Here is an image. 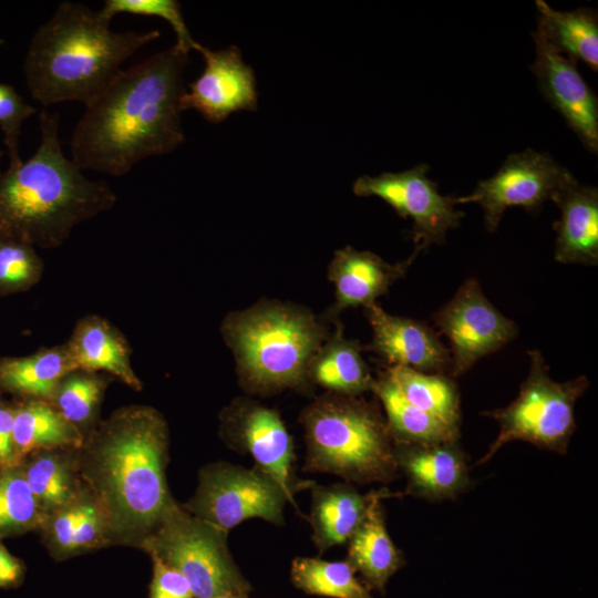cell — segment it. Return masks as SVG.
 I'll use <instances>...</instances> for the list:
<instances>
[{
	"instance_id": "6da1fadb",
	"label": "cell",
	"mask_w": 598,
	"mask_h": 598,
	"mask_svg": "<svg viewBox=\"0 0 598 598\" xmlns=\"http://www.w3.org/2000/svg\"><path fill=\"white\" fill-rule=\"evenodd\" d=\"M188 54L175 44L122 71L84 105L70 143L82 171L122 176L185 141L181 99Z\"/></svg>"
},
{
	"instance_id": "7a4b0ae2",
	"label": "cell",
	"mask_w": 598,
	"mask_h": 598,
	"mask_svg": "<svg viewBox=\"0 0 598 598\" xmlns=\"http://www.w3.org/2000/svg\"><path fill=\"white\" fill-rule=\"evenodd\" d=\"M168 427L147 405L114 411L84 437L75 466L102 513L110 545L141 547L175 502L167 480Z\"/></svg>"
},
{
	"instance_id": "3957f363",
	"label": "cell",
	"mask_w": 598,
	"mask_h": 598,
	"mask_svg": "<svg viewBox=\"0 0 598 598\" xmlns=\"http://www.w3.org/2000/svg\"><path fill=\"white\" fill-rule=\"evenodd\" d=\"M59 115L40 112V143L34 154L0 175V236L38 248L61 246L81 223L110 210L113 189L91 179L66 157Z\"/></svg>"
},
{
	"instance_id": "277c9868",
	"label": "cell",
	"mask_w": 598,
	"mask_h": 598,
	"mask_svg": "<svg viewBox=\"0 0 598 598\" xmlns=\"http://www.w3.org/2000/svg\"><path fill=\"white\" fill-rule=\"evenodd\" d=\"M111 18L79 2H61L33 33L23 61L31 96L44 106L93 100L122 64L159 37L158 30H111Z\"/></svg>"
},
{
	"instance_id": "5b68a950",
	"label": "cell",
	"mask_w": 598,
	"mask_h": 598,
	"mask_svg": "<svg viewBox=\"0 0 598 598\" xmlns=\"http://www.w3.org/2000/svg\"><path fill=\"white\" fill-rule=\"evenodd\" d=\"M305 472L328 473L347 483H389L399 472L394 442L380 411L363 399L328 392L300 414Z\"/></svg>"
},
{
	"instance_id": "8992f818",
	"label": "cell",
	"mask_w": 598,
	"mask_h": 598,
	"mask_svg": "<svg viewBox=\"0 0 598 598\" xmlns=\"http://www.w3.org/2000/svg\"><path fill=\"white\" fill-rule=\"evenodd\" d=\"M221 331L246 386L259 393L300 386L322 340L312 315L281 303L234 312Z\"/></svg>"
},
{
	"instance_id": "52a82bcc",
	"label": "cell",
	"mask_w": 598,
	"mask_h": 598,
	"mask_svg": "<svg viewBox=\"0 0 598 598\" xmlns=\"http://www.w3.org/2000/svg\"><path fill=\"white\" fill-rule=\"evenodd\" d=\"M529 372L516 399L503 409L485 412L499 432L476 465L488 462L504 445L523 441L559 454L567 452L576 430L575 405L586 392L585 375L558 382L550 378L542 353L528 351Z\"/></svg>"
},
{
	"instance_id": "ba28073f",
	"label": "cell",
	"mask_w": 598,
	"mask_h": 598,
	"mask_svg": "<svg viewBox=\"0 0 598 598\" xmlns=\"http://www.w3.org/2000/svg\"><path fill=\"white\" fill-rule=\"evenodd\" d=\"M227 537V532L195 517L175 501L140 548L177 569L195 598L249 595L251 585L234 561Z\"/></svg>"
},
{
	"instance_id": "9c48e42d",
	"label": "cell",
	"mask_w": 598,
	"mask_h": 598,
	"mask_svg": "<svg viewBox=\"0 0 598 598\" xmlns=\"http://www.w3.org/2000/svg\"><path fill=\"white\" fill-rule=\"evenodd\" d=\"M288 502L295 505L282 485L266 472L215 462L199 471L197 489L183 507L228 533L249 518L283 525Z\"/></svg>"
},
{
	"instance_id": "30bf717a",
	"label": "cell",
	"mask_w": 598,
	"mask_h": 598,
	"mask_svg": "<svg viewBox=\"0 0 598 598\" xmlns=\"http://www.w3.org/2000/svg\"><path fill=\"white\" fill-rule=\"evenodd\" d=\"M429 165L420 164L400 173L363 175L353 184L357 196H375L390 205L402 218H411L415 250L444 240L450 229L460 226L464 213L457 210L454 197L439 193L427 177Z\"/></svg>"
},
{
	"instance_id": "8fae6325",
	"label": "cell",
	"mask_w": 598,
	"mask_h": 598,
	"mask_svg": "<svg viewBox=\"0 0 598 598\" xmlns=\"http://www.w3.org/2000/svg\"><path fill=\"white\" fill-rule=\"evenodd\" d=\"M571 176L550 155L527 148L511 154L498 171L480 181L471 194L454 197V204H478L486 229L495 231L507 208L519 206L528 212L538 210Z\"/></svg>"
},
{
	"instance_id": "7c38bea8",
	"label": "cell",
	"mask_w": 598,
	"mask_h": 598,
	"mask_svg": "<svg viewBox=\"0 0 598 598\" xmlns=\"http://www.w3.org/2000/svg\"><path fill=\"white\" fill-rule=\"evenodd\" d=\"M433 321L451 344V374L458 377L518 333L515 322L484 296L480 282L470 278L453 298L439 309Z\"/></svg>"
},
{
	"instance_id": "4fadbf2b",
	"label": "cell",
	"mask_w": 598,
	"mask_h": 598,
	"mask_svg": "<svg viewBox=\"0 0 598 598\" xmlns=\"http://www.w3.org/2000/svg\"><path fill=\"white\" fill-rule=\"evenodd\" d=\"M220 421L225 443L249 454L255 467L272 476L292 498L313 485L296 477L293 441L276 410L239 399L224 410Z\"/></svg>"
},
{
	"instance_id": "5bb4252c",
	"label": "cell",
	"mask_w": 598,
	"mask_h": 598,
	"mask_svg": "<svg viewBox=\"0 0 598 598\" xmlns=\"http://www.w3.org/2000/svg\"><path fill=\"white\" fill-rule=\"evenodd\" d=\"M195 51L203 55L205 69L182 95V111L195 110L208 122L220 123L231 113L257 109L256 78L237 47L213 51L198 43Z\"/></svg>"
},
{
	"instance_id": "9a60e30c",
	"label": "cell",
	"mask_w": 598,
	"mask_h": 598,
	"mask_svg": "<svg viewBox=\"0 0 598 598\" xmlns=\"http://www.w3.org/2000/svg\"><path fill=\"white\" fill-rule=\"evenodd\" d=\"M536 58L530 66L546 101L594 154L598 151V100L576 68V62L554 50L533 32Z\"/></svg>"
},
{
	"instance_id": "2e32d148",
	"label": "cell",
	"mask_w": 598,
	"mask_h": 598,
	"mask_svg": "<svg viewBox=\"0 0 598 598\" xmlns=\"http://www.w3.org/2000/svg\"><path fill=\"white\" fill-rule=\"evenodd\" d=\"M372 328V351L389 367L402 365L425 373H451V354L426 324L384 311L373 303L364 308Z\"/></svg>"
},
{
	"instance_id": "e0dca14e",
	"label": "cell",
	"mask_w": 598,
	"mask_h": 598,
	"mask_svg": "<svg viewBox=\"0 0 598 598\" xmlns=\"http://www.w3.org/2000/svg\"><path fill=\"white\" fill-rule=\"evenodd\" d=\"M398 470L406 477V493L429 501L451 499L471 484L464 452L455 442L394 443Z\"/></svg>"
},
{
	"instance_id": "ac0fdd59",
	"label": "cell",
	"mask_w": 598,
	"mask_h": 598,
	"mask_svg": "<svg viewBox=\"0 0 598 598\" xmlns=\"http://www.w3.org/2000/svg\"><path fill=\"white\" fill-rule=\"evenodd\" d=\"M560 215L555 223V259L561 264H598V190L571 176L551 196Z\"/></svg>"
},
{
	"instance_id": "d6986e66",
	"label": "cell",
	"mask_w": 598,
	"mask_h": 598,
	"mask_svg": "<svg viewBox=\"0 0 598 598\" xmlns=\"http://www.w3.org/2000/svg\"><path fill=\"white\" fill-rule=\"evenodd\" d=\"M420 251L402 262L391 265L371 251L350 246L334 252L329 265V279L336 289V310L368 307L402 278Z\"/></svg>"
},
{
	"instance_id": "ffe728a7",
	"label": "cell",
	"mask_w": 598,
	"mask_h": 598,
	"mask_svg": "<svg viewBox=\"0 0 598 598\" xmlns=\"http://www.w3.org/2000/svg\"><path fill=\"white\" fill-rule=\"evenodd\" d=\"M64 346L75 371L104 372L133 390H142L131 363V347L106 319L96 315L81 318Z\"/></svg>"
},
{
	"instance_id": "44dd1931",
	"label": "cell",
	"mask_w": 598,
	"mask_h": 598,
	"mask_svg": "<svg viewBox=\"0 0 598 598\" xmlns=\"http://www.w3.org/2000/svg\"><path fill=\"white\" fill-rule=\"evenodd\" d=\"M309 523L312 542L322 554L329 548L347 544L365 516L371 503L391 493L386 488L361 494L350 483L311 486Z\"/></svg>"
},
{
	"instance_id": "7402d4cb",
	"label": "cell",
	"mask_w": 598,
	"mask_h": 598,
	"mask_svg": "<svg viewBox=\"0 0 598 598\" xmlns=\"http://www.w3.org/2000/svg\"><path fill=\"white\" fill-rule=\"evenodd\" d=\"M392 493L377 497L348 540L346 560L361 574L370 590L385 592L390 578L405 565L402 551L394 545L386 526L381 501Z\"/></svg>"
},
{
	"instance_id": "603a6c76",
	"label": "cell",
	"mask_w": 598,
	"mask_h": 598,
	"mask_svg": "<svg viewBox=\"0 0 598 598\" xmlns=\"http://www.w3.org/2000/svg\"><path fill=\"white\" fill-rule=\"evenodd\" d=\"M13 441L19 463L44 450H78L84 436L45 400L24 399L14 406Z\"/></svg>"
},
{
	"instance_id": "cb8c5ba5",
	"label": "cell",
	"mask_w": 598,
	"mask_h": 598,
	"mask_svg": "<svg viewBox=\"0 0 598 598\" xmlns=\"http://www.w3.org/2000/svg\"><path fill=\"white\" fill-rule=\"evenodd\" d=\"M72 371L64 343L29 355L2 357L0 391L50 402L60 381Z\"/></svg>"
},
{
	"instance_id": "d4e9b609",
	"label": "cell",
	"mask_w": 598,
	"mask_h": 598,
	"mask_svg": "<svg viewBox=\"0 0 598 598\" xmlns=\"http://www.w3.org/2000/svg\"><path fill=\"white\" fill-rule=\"evenodd\" d=\"M372 391L383 406L394 443L440 444L458 440L460 429L410 403L385 371L374 379Z\"/></svg>"
},
{
	"instance_id": "484cf974",
	"label": "cell",
	"mask_w": 598,
	"mask_h": 598,
	"mask_svg": "<svg viewBox=\"0 0 598 598\" xmlns=\"http://www.w3.org/2000/svg\"><path fill=\"white\" fill-rule=\"evenodd\" d=\"M538 32L558 53L573 61L580 60L598 69V19L594 9L557 11L537 0Z\"/></svg>"
},
{
	"instance_id": "4316f807",
	"label": "cell",
	"mask_w": 598,
	"mask_h": 598,
	"mask_svg": "<svg viewBox=\"0 0 598 598\" xmlns=\"http://www.w3.org/2000/svg\"><path fill=\"white\" fill-rule=\"evenodd\" d=\"M308 374L329 392L352 396L372 390L374 382L359 344L346 339L341 331L317 351Z\"/></svg>"
},
{
	"instance_id": "83f0119b",
	"label": "cell",
	"mask_w": 598,
	"mask_h": 598,
	"mask_svg": "<svg viewBox=\"0 0 598 598\" xmlns=\"http://www.w3.org/2000/svg\"><path fill=\"white\" fill-rule=\"evenodd\" d=\"M58 451H37L23 464L20 463L24 478L45 515L70 504L83 491L75 457L72 460Z\"/></svg>"
},
{
	"instance_id": "f1b7e54d",
	"label": "cell",
	"mask_w": 598,
	"mask_h": 598,
	"mask_svg": "<svg viewBox=\"0 0 598 598\" xmlns=\"http://www.w3.org/2000/svg\"><path fill=\"white\" fill-rule=\"evenodd\" d=\"M385 373L410 403L460 429V394L450 377L402 365L389 367Z\"/></svg>"
},
{
	"instance_id": "f546056e",
	"label": "cell",
	"mask_w": 598,
	"mask_h": 598,
	"mask_svg": "<svg viewBox=\"0 0 598 598\" xmlns=\"http://www.w3.org/2000/svg\"><path fill=\"white\" fill-rule=\"evenodd\" d=\"M290 580L307 595L328 598H373L371 590L355 576L347 560L329 561L318 557H296Z\"/></svg>"
},
{
	"instance_id": "4dcf8cb0",
	"label": "cell",
	"mask_w": 598,
	"mask_h": 598,
	"mask_svg": "<svg viewBox=\"0 0 598 598\" xmlns=\"http://www.w3.org/2000/svg\"><path fill=\"white\" fill-rule=\"evenodd\" d=\"M45 517L24 478L21 464L0 467V542L40 529Z\"/></svg>"
},
{
	"instance_id": "1f68e13d",
	"label": "cell",
	"mask_w": 598,
	"mask_h": 598,
	"mask_svg": "<svg viewBox=\"0 0 598 598\" xmlns=\"http://www.w3.org/2000/svg\"><path fill=\"white\" fill-rule=\"evenodd\" d=\"M107 385L101 373L72 371L56 386L50 403L81 430L93 421Z\"/></svg>"
},
{
	"instance_id": "d6a6232c",
	"label": "cell",
	"mask_w": 598,
	"mask_h": 598,
	"mask_svg": "<svg viewBox=\"0 0 598 598\" xmlns=\"http://www.w3.org/2000/svg\"><path fill=\"white\" fill-rule=\"evenodd\" d=\"M43 274V261L35 247L0 236V297L27 291Z\"/></svg>"
},
{
	"instance_id": "836d02e7",
	"label": "cell",
	"mask_w": 598,
	"mask_h": 598,
	"mask_svg": "<svg viewBox=\"0 0 598 598\" xmlns=\"http://www.w3.org/2000/svg\"><path fill=\"white\" fill-rule=\"evenodd\" d=\"M102 13L113 18L118 13H130L135 16L158 17L169 23L176 34L175 45L188 54L195 50L196 42L183 17L181 3L176 0H106Z\"/></svg>"
},
{
	"instance_id": "e575fe53",
	"label": "cell",
	"mask_w": 598,
	"mask_h": 598,
	"mask_svg": "<svg viewBox=\"0 0 598 598\" xmlns=\"http://www.w3.org/2000/svg\"><path fill=\"white\" fill-rule=\"evenodd\" d=\"M93 505V497L83 486L82 493L73 502L47 515L40 529L53 558H68L74 533Z\"/></svg>"
},
{
	"instance_id": "d590c367",
	"label": "cell",
	"mask_w": 598,
	"mask_h": 598,
	"mask_svg": "<svg viewBox=\"0 0 598 598\" xmlns=\"http://www.w3.org/2000/svg\"><path fill=\"white\" fill-rule=\"evenodd\" d=\"M37 109L20 95L14 86L0 82V130L9 155V166L21 164L19 138L23 123Z\"/></svg>"
},
{
	"instance_id": "8d00e7d4",
	"label": "cell",
	"mask_w": 598,
	"mask_h": 598,
	"mask_svg": "<svg viewBox=\"0 0 598 598\" xmlns=\"http://www.w3.org/2000/svg\"><path fill=\"white\" fill-rule=\"evenodd\" d=\"M153 563V577L150 598H195L188 580L175 568L156 556Z\"/></svg>"
},
{
	"instance_id": "74e56055",
	"label": "cell",
	"mask_w": 598,
	"mask_h": 598,
	"mask_svg": "<svg viewBox=\"0 0 598 598\" xmlns=\"http://www.w3.org/2000/svg\"><path fill=\"white\" fill-rule=\"evenodd\" d=\"M14 406L0 400V467L20 464L13 441Z\"/></svg>"
},
{
	"instance_id": "f35d334b",
	"label": "cell",
	"mask_w": 598,
	"mask_h": 598,
	"mask_svg": "<svg viewBox=\"0 0 598 598\" xmlns=\"http://www.w3.org/2000/svg\"><path fill=\"white\" fill-rule=\"evenodd\" d=\"M25 574L23 561L4 547L0 542V588L10 589L19 587Z\"/></svg>"
},
{
	"instance_id": "ab89813d",
	"label": "cell",
	"mask_w": 598,
	"mask_h": 598,
	"mask_svg": "<svg viewBox=\"0 0 598 598\" xmlns=\"http://www.w3.org/2000/svg\"><path fill=\"white\" fill-rule=\"evenodd\" d=\"M214 598H249V595L244 594H225L220 596H216Z\"/></svg>"
},
{
	"instance_id": "60d3db41",
	"label": "cell",
	"mask_w": 598,
	"mask_h": 598,
	"mask_svg": "<svg viewBox=\"0 0 598 598\" xmlns=\"http://www.w3.org/2000/svg\"><path fill=\"white\" fill-rule=\"evenodd\" d=\"M2 156H3V152L0 151V162H1ZM1 173H2V172H1V169H0V175H1Z\"/></svg>"
}]
</instances>
